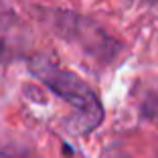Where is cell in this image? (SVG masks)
<instances>
[{"mask_svg":"<svg viewBox=\"0 0 158 158\" xmlns=\"http://www.w3.org/2000/svg\"><path fill=\"white\" fill-rule=\"evenodd\" d=\"M28 69L45 87L65 99L73 114L67 118L65 128L75 136H87L103 122V106L91 87L73 71L63 69L49 57L37 55L28 61Z\"/></svg>","mask_w":158,"mask_h":158,"instance_id":"cell-1","label":"cell"},{"mask_svg":"<svg viewBox=\"0 0 158 158\" xmlns=\"http://www.w3.org/2000/svg\"><path fill=\"white\" fill-rule=\"evenodd\" d=\"M0 158H35V156L31 152H27V150H20V148H16V146H10V148L0 150Z\"/></svg>","mask_w":158,"mask_h":158,"instance_id":"cell-3","label":"cell"},{"mask_svg":"<svg viewBox=\"0 0 158 158\" xmlns=\"http://www.w3.org/2000/svg\"><path fill=\"white\" fill-rule=\"evenodd\" d=\"M55 28L59 31L61 37L79 45V49L91 55L93 59L112 61L122 49L120 43L110 37L102 27H98L89 19L77 16V14L59 12L55 16Z\"/></svg>","mask_w":158,"mask_h":158,"instance_id":"cell-2","label":"cell"}]
</instances>
